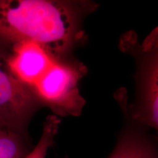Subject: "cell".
Returning <instances> with one entry per match:
<instances>
[{
	"mask_svg": "<svg viewBox=\"0 0 158 158\" xmlns=\"http://www.w3.org/2000/svg\"><path fill=\"white\" fill-rule=\"evenodd\" d=\"M74 2L50 0H0V52L21 41H32L57 59L81 39Z\"/></svg>",
	"mask_w": 158,
	"mask_h": 158,
	"instance_id": "cell-1",
	"label": "cell"
},
{
	"mask_svg": "<svg viewBox=\"0 0 158 158\" xmlns=\"http://www.w3.org/2000/svg\"><path fill=\"white\" fill-rule=\"evenodd\" d=\"M86 74V68L81 62L56 59L31 90L38 101L48 106L54 115L80 116L86 100L78 86Z\"/></svg>",
	"mask_w": 158,
	"mask_h": 158,
	"instance_id": "cell-2",
	"label": "cell"
},
{
	"mask_svg": "<svg viewBox=\"0 0 158 158\" xmlns=\"http://www.w3.org/2000/svg\"><path fill=\"white\" fill-rule=\"evenodd\" d=\"M6 56L0 52V128L27 135L28 123L39 101L31 88L9 72Z\"/></svg>",
	"mask_w": 158,
	"mask_h": 158,
	"instance_id": "cell-3",
	"label": "cell"
},
{
	"mask_svg": "<svg viewBox=\"0 0 158 158\" xmlns=\"http://www.w3.org/2000/svg\"><path fill=\"white\" fill-rule=\"evenodd\" d=\"M142 58L138 80L136 108L134 119L147 127L158 126V51L157 32L152 31L139 48Z\"/></svg>",
	"mask_w": 158,
	"mask_h": 158,
	"instance_id": "cell-4",
	"label": "cell"
},
{
	"mask_svg": "<svg viewBox=\"0 0 158 158\" xmlns=\"http://www.w3.org/2000/svg\"><path fill=\"white\" fill-rule=\"evenodd\" d=\"M56 59L37 43L21 41L11 47V51L5 56V61L9 72L31 89Z\"/></svg>",
	"mask_w": 158,
	"mask_h": 158,
	"instance_id": "cell-5",
	"label": "cell"
},
{
	"mask_svg": "<svg viewBox=\"0 0 158 158\" xmlns=\"http://www.w3.org/2000/svg\"><path fill=\"white\" fill-rule=\"evenodd\" d=\"M108 158H157V152L155 144L143 133L127 130Z\"/></svg>",
	"mask_w": 158,
	"mask_h": 158,
	"instance_id": "cell-6",
	"label": "cell"
},
{
	"mask_svg": "<svg viewBox=\"0 0 158 158\" xmlns=\"http://www.w3.org/2000/svg\"><path fill=\"white\" fill-rule=\"evenodd\" d=\"M29 152L27 135L0 128V158H24Z\"/></svg>",
	"mask_w": 158,
	"mask_h": 158,
	"instance_id": "cell-7",
	"label": "cell"
},
{
	"mask_svg": "<svg viewBox=\"0 0 158 158\" xmlns=\"http://www.w3.org/2000/svg\"><path fill=\"white\" fill-rule=\"evenodd\" d=\"M60 123L59 116L54 114L47 116L43 124V132L38 143L24 158H46L48 149L54 143Z\"/></svg>",
	"mask_w": 158,
	"mask_h": 158,
	"instance_id": "cell-8",
	"label": "cell"
}]
</instances>
